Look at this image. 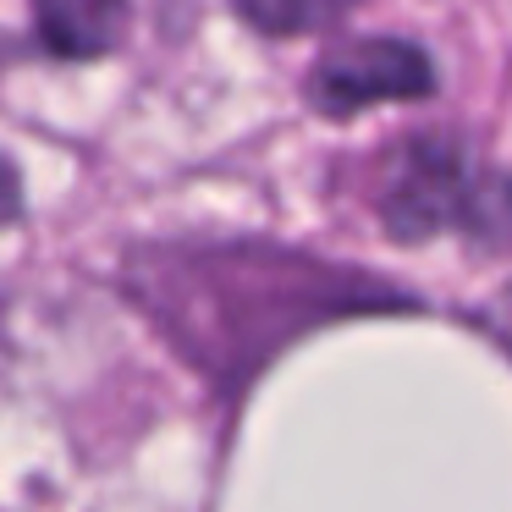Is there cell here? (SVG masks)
Here are the masks:
<instances>
[{
    "label": "cell",
    "instance_id": "6da1fadb",
    "mask_svg": "<svg viewBox=\"0 0 512 512\" xmlns=\"http://www.w3.org/2000/svg\"><path fill=\"white\" fill-rule=\"evenodd\" d=\"M122 287L221 397H243L320 325L413 309L391 281L281 243H144L122 259Z\"/></svg>",
    "mask_w": 512,
    "mask_h": 512
},
{
    "label": "cell",
    "instance_id": "7a4b0ae2",
    "mask_svg": "<svg viewBox=\"0 0 512 512\" xmlns=\"http://www.w3.org/2000/svg\"><path fill=\"white\" fill-rule=\"evenodd\" d=\"M375 215L397 243L468 237L479 248H512V177L474 160L452 133L402 138L375 182Z\"/></svg>",
    "mask_w": 512,
    "mask_h": 512
},
{
    "label": "cell",
    "instance_id": "3957f363",
    "mask_svg": "<svg viewBox=\"0 0 512 512\" xmlns=\"http://www.w3.org/2000/svg\"><path fill=\"white\" fill-rule=\"evenodd\" d=\"M435 94V67L413 39H342L309 72V105L331 122L369 105H408Z\"/></svg>",
    "mask_w": 512,
    "mask_h": 512
},
{
    "label": "cell",
    "instance_id": "277c9868",
    "mask_svg": "<svg viewBox=\"0 0 512 512\" xmlns=\"http://www.w3.org/2000/svg\"><path fill=\"white\" fill-rule=\"evenodd\" d=\"M28 17L56 61H100L127 39L133 0H28Z\"/></svg>",
    "mask_w": 512,
    "mask_h": 512
},
{
    "label": "cell",
    "instance_id": "5b68a950",
    "mask_svg": "<svg viewBox=\"0 0 512 512\" xmlns=\"http://www.w3.org/2000/svg\"><path fill=\"white\" fill-rule=\"evenodd\" d=\"M358 6L364 0H232V12L254 34H270V39H303V34H320V28H336Z\"/></svg>",
    "mask_w": 512,
    "mask_h": 512
},
{
    "label": "cell",
    "instance_id": "8992f818",
    "mask_svg": "<svg viewBox=\"0 0 512 512\" xmlns=\"http://www.w3.org/2000/svg\"><path fill=\"white\" fill-rule=\"evenodd\" d=\"M23 204H28V193H23V171H17V160L6 155V149H0V232L23 221Z\"/></svg>",
    "mask_w": 512,
    "mask_h": 512
},
{
    "label": "cell",
    "instance_id": "52a82bcc",
    "mask_svg": "<svg viewBox=\"0 0 512 512\" xmlns=\"http://www.w3.org/2000/svg\"><path fill=\"white\" fill-rule=\"evenodd\" d=\"M479 320L490 325V336H496L501 347H512V287H501V292H496V303H490V309L479 314Z\"/></svg>",
    "mask_w": 512,
    "mask_h": 512
}]
</instances>
